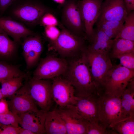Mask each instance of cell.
Segmentation results:
<instances>
[{
    "label": "cell",
    "mask_w": 134,
    "mask_h": 134,
    "mask_svg": "<svg viewBox=\"0 0 134 134\" xmlns=\"http://www.w3.org/2000/svg\"><path fill=\"white\" fill-rule=\"evenodd\" d=\"M80 55L68 63L64 77L73 87L75 95L78 97L97 95L100 92L92 78L83 50Z\"/></svg>",
    "instance_id": "1"
},
{
    "label": "cell",
    "mask_w": 134,
    "mask_h": 134,
    "mask_svg": "<svg viewBox=\"0 0 134 134\" xmlns=\"http://www.w3.org/2000/svg\"><path fill=\"white\" fill-rule=\"evenodd\" d=\"M49 12V9L37 0H15L5 13V16L31 30L39 24L42 16Z\"/></svg>",
    "instance_id": "2"
},
{
    "label": "cell",
    "mask_w": 134,
    "mask_h": 134,
    "mask_svg": "<svg viewBox=\"0 0 134 134\" xmlns=\"http://www.w3.org/2000/svg\"><path fill=\"white\" fill-rule=\"evenodd\" d=\"M121 97L106 94L99 93L97 104L100 125L105 129H109L111 124L125 117L122 110Z\"/></svg>",
    "instance_id": "3"
},
{
    "label": "cell",
    "mask_w": 134,
    "mask_h": 134,
    "mask_svg": "<svg viewBox=\"0 0 134 134\" xmlns=\"http://www.w3.org/2000/svg\"><path fill=\"white\" fill-rule=\"evenodd\" d=\"M83 51L95 85L100 92H103L106 75L113 66L110 59L108 55L92 51L87 47Z\"/></svg>",
    "instance_id": "4"
},
{
    "label": "cell",
    "mask_w": 134,
    "mask_h": 134,
    "mask_svg": "<svg viewBox=\"0 0 134 134\" xmlns=\"http://www.w3.org/2000/svg\"><path fill=\"white\" fill-rule=\"evenodd\" d=\"M134 76V71L120 64L113 66L106 75L103 92L121 97Z\"/></svg>",
    "instance_id": "5"
},
{
    "label": "cell",
    "mask_w": 134,
    "mask_h": 134,
    "mask_svg": "<svg viewBox=\"0 0 134 134\" xmlns=\"http://www.w3.org/2000/svg\"><path fill=\"white\" fill-rule=\"evenodd\" d=\"M85 38L78 36L66 28L62 29L57 39L50 44L60 54L65 57L75 55L86 47Z\"/></svg>",
    "instance_id": "6"
},
{
    "label": "cell",
    "mask_w": 134,
    "mask_h": 134,
    "mask_svg": "<svg viewBox=\"0 0 134 134\" xmlns=\"http://www.w3.org/2000/svg\"><path fill=\"white\" fill-rule=\"evenodd\" d=\"M68 62L65 59L48 56L40 61L33 73V78L38 79H51L64 75Z\"/></svg>",
    "instance_id": "7"
},
{
    "label": "cell",
    "mask_w": 134,
    "mask_h": 134,
    "mask_svg": "<svg viewBox=\"0 0 134 134\" xmlns=\"http://www.w3.org/2000/svg\"><path fill=\"white\" fill-rule=\"evenodd\" d=\"M28 83L30 95L36 105L45 112L49 111L53 100L52 82L32 78Z\"/></svg>",
    "instance_id": "8"
},
{
    "label": "cell",
    "mask_w": 134,
    "mask_h": 134,
    "mask_svg": "<svg viewBox=\"0 0 134 134\" xmlns=\"http://www.w3.org/2000/svg\"><path fill=\"white\" fill-rule=\"evenodd\" d=\"M52 79L53 100L60 108L75 104L78 98L75 96L74 88L70 83L59 76Z\"/></svg>",
    "instance_id": "9"
},
{
    "label": "cell",
    "mask_w": 134,
    "mask_h": 134,
    "mask_svg": "<svg viewBox=\"0 0 134 134\" xmlns=\"http://www.w3.org/2000/svg\"><path fill=\"white\" fill-rule=\"evenodd\" d=\"M62 20L69 31L78 36L86 38L85 24L78 3L70 1L65 6L62 12Z\"/></svg>",
    "instance_id": "10"
},
{
    "label": "cell",
    "mask_w": 134,
    "mask_h": 134,
    "mask_svg": "<svg viewBox=\"0 0 134 134\" xmlns=\"http://www.w3.org/2000/svg\"><path fill=\"white\" fill-rule=\"evenodd\" d=\"M21 43L22 54L27 69L29 70L37 63L43 49L41 36L36 33L23 38Z\"/></svg>",
    "instance_id": "11"
},
{
    "label": "cell",
    "mask_w": 134,
    "mask_h": 134,
    "mask_svg": "<svg viewBox=\"0 0 134 134\" xmlns=\"http://www.w3.org/2000/svg\"><path fill=\"white\" fill-rule=\"evenodd\" d=\"M129 13L123 0H105L101 4L95 23L106 21L124 22Z\"/></svg>",
    "instance_id": "12"
},
{
    "label": "cell",
    "mask_w": 134,
    "mask_h": 134,
    "mask_svg": "<svg viewBox=\"0 0 134 134\" xmlns=\"http://www.w3.org/2000/svg\"><path fill=\"white\" fill-rule=\"evenodd\" d=\"M8 101L9 110L19 115L37 108L30 95L28 82L18 90Z\"/></svg>",
    "instance_id": "13"
},
{
    "label": "cell",
    "mask_w": 134,
    "mask_h": 134,
    "mask_svg": "<svg viewBox=\"0 0 134 134\" xmlns=\"http://www.w3.org/2000/svg\"><path fill=\"white\" fill-rule=\"evenodd\" d=\"M56 109L64 122L67 134H87L89 122L70 109Z\"/></svg>",
    "instance_id": "14"
},
{
    "label": "cell",
    "mask_w": 134,
    "mask_h": 134,
    "mask_svg": "<svg viewBox=\"0 0 134 134\" xmlns=\"http://www.w3.org/2000/svg\"><path fill=\"white\" fill-rule=\"evenodd\" d=\"M102 0H82L78 2L84 21L87 39L91 36L98 19Z\"/></svg>",
    "instance_id": "15"
},
{
    "label": "cell",
    "mask_w": 134,
    "mask_h": 134,
    "mask_svg": "<svg viewBox=\"0 0 134 134\" xmlns=\"http://www.w3.org/2000/svg\"><path fill=\"white\" fill-rule=\"evenodd\" d=\"M98 95L78 98L75 104L65 107L75 111L90 123H99L97 104Z\"/></svg>",
    "instance_id": "16"
},
{
    "label": "cell",
    "mask_w": 134,
    "mask_h": 134,
    "mask_svg": "<svg viewBox=\"0 0 134 134\" xmlns=\"http://www.w3.org/2000/svg\"><path fill=\"white\" fill-rule=\"evenodd\" d=\"M46 112L37 107L19 114V124L22 128L35 134H45L44 124Z\"/></svg>",
    "instance_id": "17"
},
{
    "label": "cell",
    "mask_w": 134,
    "mask_h": 134,
    "mask_svg": "<svg viewBox=\"0 0 134 134\" xmlns=\"http://www.w3.org/2000/svg\"><path fill=\"white\" fill-rule=\"evenodd\" d=\"M0 28L19 44L21 39L36 33L23 23L6 16L0 17Z\"/></svg>",
    "instance_id": "18"
},
{
    "label": "cell",
    "mask_w": 134,
    "mask_h": 134,
    "mask_svg": "<svg viewBox=\"0 0 134 134\" xmlns=\"http://www.w3.org/2000/svg\"><path fill=\"white\" fill-rule=\"evenodd\" d=\"M89 44L88 49L92 51L108 55L111 52L114 39L108 36L103 31L96 28L93 29L88 39Z\"/></svg>",
    "instance_id": "19"
},
{
    "label": "cell",
    "mask_w": 134,
    "mask_h": 134,
    "mask_svg": "<svg viewBox=\"0 0 134 134\" xmlns=\"http://www.w3.org/2000/svg\"><path fill=\"white\" fill-rule=\"evenodd\" d=\"M44 126L47 134H67L64 122L56 109L46 112Z\"/></svg>",
    "instance_id": "20"
},
{
    "label": "cell",
    "mask_w": 134,
    "mask_h": 134,
    "mask_svg": "<svg viewBox=\"0 0 134 134\" xmlns=\"http://www.w3.org/2000/svg\"><path fill=\"white\" fill-rule=\"evenodd\" d=\"M0 28V60H11L17 55L19 45Z\"/></svg>",
    "instance_id": "21"
},
{
    "label": "cell",
    "mask_w": 134,
    "mask_h": 134,
    "mask_svg": "<svg viewBox=\"0 0 134 134\" xmlns=\"http://www.w3.org/2000/svg\"><path fill=\"white\" fill-rule=\"evenodd\" d=\"M134 82L133 79L129 82L121 97L122 110L125 118L134 116Z\"/></svg>",
    "instance_id": "22"
},
{
    "label": "cell",
    "mask_w": 134,
    "mask_h": 134,
    "mask_svg": "<svg viewBox=\"0 0 134 134\" xmlns=\"http://www.w3.org/2000/svg\"><path fill=\"white\" fill-rule=\"evenodd\" d=\"M27 76L10 78L2 81L0 89L4 98H10L23 85V80Z\"/></svg>",
    "instance_id": "23"
},
{
    "label": "cell",
    "mask_w": 134,
    "mask_h": 134,
    "mask_svg": "<svg viewBox=\"0 0 134 134\" xmlns=\"http://www.w3.org/2000/svg\"><path fill=\"white\" fill-rule=\"evenodd\" d=\"M111 51V56L117 58L119 56L134 52V41L121 38L114 39Z\"/></svg>",
    "instance_id": "24"
},
{
    "label": "cell",
    "mask_w": 134,
    "mask_h": 134,
    "mask_svg": "<svg viewBox=\"0 0 134 134\" xmlns=\"http://www.w3.org/2000/svg\"><path fill=\"white\" fill-rule=\"evenodd\" d=\"M124 22L106 21L96 24V28L103 31L110 38L114 39L123 27Z\"/></svg>",
    "instance_id": "25"
},
{
    "label": "cell",
    "mask_w": 134,
    "mask_h": 134,
    "mask_svg": "<svg viewBox=\"0 0 134 134\" xmlns=\"http://www.w3.org/2000/svg\"><path fill=\"white\" fill-rule=\"evenodd\" d=\"M27 73L21 71L16 66L0 60V83L9 78L27 75Z\"/></svg>",
    "instance_id": "26"
},
{
    "label": "cell",
    "mask_w": 134,
    "mask_h": 134,
    "mask_svg": "<svg viewBox=\"0 0 134 134\" xmlns=\"http://www.w3.org/2000/svg\"><path fill=\"white\" fill-rule=\"evenodd\" d=\"M124 22L121 30L114 39L121 38L134 41V11L128 14Z\"/></svg>",
    "instance_id": "27"
},
{
    "label": "cell",
    "mask_w": 134,
    "mask_h": 134,
    "mask_svg": "<svg viewBox=\"0 0 134 134\" xmlns=\"http://www.w3.org/2000/svg\"><path fill=\"white\" fill-rule=\"evenodd\" d=\"M109 128L120 134H134V116L126 117L110 125Z\"/></svg>",
    "instance_id": "28"
},
{
    "label": "cell",
    "mask_w": 134,
    "mask_h": 134,
    "mask_svg": "<svg viewBox=\"0 0 134 134\" xmlns=\"http://www.w3.org/2000/svg\"><path fill=\"white\" fill-rule=\"evenodd\" d=\"M20 120L18 115L10 111L5 113L0 114V124L3 125L19 127Z\"/></svg>",
    "instance_id": "29"
},
{
    "label": "cell",
    "mask_w": 134,
    "mask_h": 134,
    "mask_svg": "<svg viewBox=\"0 0 134 134\" xmlns=\"http://www.w3.org/2000/svg\"><path fill=\"white\" fill-rule=\"evenodd\" d=\"M117 58L120 60L121 65L134 71V52L122 54Z\"/></svg>",
    "instance_id": "30"
},
{
    "label": "cell",
    "mask_w": 134,
    "mask_h": 134,
    "mask_svg": "<svg viewBox=\"0 0 134 134\" xmlns=\"http://www.w3.org/2000/svg\"><path fill=\"white\" fill-rule=\"evenodd\" d=\"M60 32L55 26L45 27L44 34L50 44L55 41L59 36Z\"/></svg>",
    "instance_id": "31"
},
{
    "label": "cell",
    "mask_w": 134,
    "mask_h": 134,
    "mask_svg": "<svg viewBox=\"0 0 134 134\" xmlns=\"http://www.w3.org/2000/svg\"><path fill=\"white\" fill-rule=\"evenodd\" d=\"M111 131L105 129L98 123L89 122L88 126L87 134H106L111 133Z\"/></svg>",
    "instance_id": "32"
},
{
    "label": "cell",
    "mask_w": 134,
    "mask_h": 134,
    "mask_svg": "<svg viewBox=\"0 0 134 134\" xmlns=\"http://www.w3.org/2000/svg\"><path fill=\"white\" fill-rule=\"evenodd\" d=\"M44 27L57 25L58 22L56 18L49 12L45 14L41 18L39 24Z\"/></svg>",
    "instance_id": "33"
},
{
    "label": "cell",
    "mask_w": 134,
    "mask_h": 134,
    "mask_svg": "<svg viewBox=\"0 0 134 134\" xmlns=\"http://www.w3.org/2000/svg\"><path fill=\"white\" fill-rule=\"evenodd\" d=\"M21 127H16L11 125H4L0 134H19Z\"/></svg>",
    "instance_id": "34"
},
{
    "label": "cell",
    "mask_w": 134,
    "mask_h": 134,
    "mask_svg": "<svg viewBox=\"0 0 134 134\" xmlns=\"http://www.w3.org/2000/svg\"><path fill=\"white\" fill-rule=\"evenodd\" d=\"M15 0H0V17L2 16Z\"/></svg>",
    "instance_id": "35"
},
{
    "label": "cell",
    "mask_w": 134,
    "mask_h": 134,
    "mask_svg": "<svg viewBox=\"0 0 134 134\" xmlns=\"http://www.w3.org/2000/svg\"><path fill=\"white\" fill-rule=\"evenodd\" d=\"M4 98L0 100V114L5 113L10 111L9 108L8 101Z\"/></svg>",
    "instance_id": "36"
},
{
    "label": "cell",
    "mask_w": 134,
    "mask_h": 134,
    "mask_svg": "<svg viewBox=\"0 0 134 134\" xmlns=\"http://www.w3.org/2000/svg\"><path fill=\"white\" fill-rule=\"evenodd\" d=\"M126 8L128 12L134 11V0H123Z\"/></svg>",
    "instance_id": "37"
},
{
    "label": "cell",
    "mask_w": 134,
    "mask_h": 134,
    "mask_svg": "<svg viewBox=\"0 0 134 134\" xmlns=\"http://www.w3.org/2000/svg\"><path fill=\"white\" fill-rule=\"evenodd\" d=\"M19 134H35L32 131L27 129L21 127Z\"/></svg>",
    "instance_id": "38"
},
{
    "label": "cell",
    "mask_w": 134,
    "mask_h": 134,
    "mask_svg": "<svg viewBox=\"0 0 134 134\" xmlns=\"http://www.w3.org/2000/svg\"><path fill=\"white\" fill-rule=\"evenodd\" d=\"M55 2L60 3H63L65 0H53Z\"/></svg>",
    "instance_id": "39"
},
{
    "label": "cell",
    "mask_w": 134,
    "mask_h": 134,
    "mask_svg": "<svg viewBox=\"0 0 134 134\" xmlns=\"http://www.w3.org/2000/svg\"><path fill=\"white\" fill-rule=\"evenodd\" d=\"M3 98H4L2 94L1 89L0 88V100Z\"/></svg>",
    "instance_id": "40"
},
{
    "label": "cell",
    "mask_w": 134,
    "mask_h": 134,
    "mask_svg": "<svg viewBox=\"0 0 134 134\" xmlns=\"http://www.w3.org/2000/svg\"></svg>",
    "instance_id": "41"
},
{
    "label": "cell",
    "mask_w": 134,
    "mask_h": 134,
    "mask_svg": "<svg viewBox=\"0 0 134 134\" xmlns=\"http://www.w3.org/2000/svg\"></svg>",
    "instance_id": "42"
}]
</instances>
